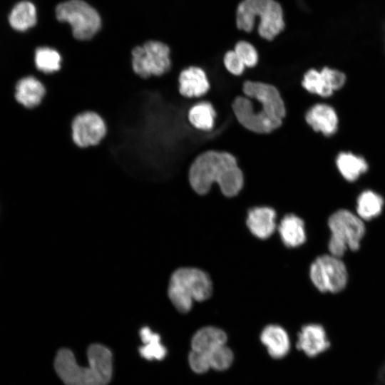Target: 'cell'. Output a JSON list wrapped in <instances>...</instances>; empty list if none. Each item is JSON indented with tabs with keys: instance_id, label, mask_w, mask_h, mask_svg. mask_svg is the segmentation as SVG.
Wrapping results in <instances>:
<instances>
[{
	"instance_id": "25",
	"label": "cell",
	"mask_w": 385,
	"mask_h": 385,
	"mask_svg": "<svg viewBox=\"0 0 385 385\" xmlns=\"http://www.w3.org/2000/svg\"><path fill=\"white\" fill-rule=\"evenodd\" d=\"M302 86L307 92L327 98L331 96L333 93L326 86L320 71L315 68L307 70L302 78Z\"/></svg>"
},
{
	"instance_id": "21",
	"label": "cell",
	"mask_w": 385,
	"mask_h": 385,
	"mask_svg": "<svg viewBox=\"0 0 385 385\" xmlns=\"http://www.w3.org/2000/svg\"><path fill=\"white\" fill-rule=\"evenodd\" d=\"M217 117L213 105L207 101H200L188 111L189 123L199 130L208 131L213 128Z\"/></svg>"
},
{
	"instance_id": "22",
	"label": "cell",
	"mask_w": 385,
	"mask_h": 385,
	"mask_svg": "<svg viewBox=\"0 0 385 385\" xmlns=\"http://www.w3.org/2000/svg\"><path fill=\"white\" fill-rule=\"evenodd\" d=\"M9 21L14 29L18 31H27L36 24V6L29 1L19 2L11 11Z\"/></svg>"
},
{
	"instance_id": "1",
	"label": "cell",
	"mask_w": 385,
	"mask_h": 385,
	"mask_svg": "<svg viewBox=\"0 0 385 385\" xmlns=\"http://www.w3.org/2000/svg\"><path fill=\"white\" fill-rule=\"evenodd\" d=\"M245 96H237L231 108L237 122L255 134H270L279 128L287 115L285 102L279 89L270 83L247 80Z\"/></svg>"
},
{
	"instance_id": "20",
	"label": "cell",
	"mask_w": 385,
	"mask_h": 385,
	"mask_svg": "<svg viewBox=\"0 0 385 385\" xmlns=\"http://www.w3.org/2000/svg\"><path fill=\"white\" fill-rule=\"evenodd\" d=\"M384 200L378 192L365 190L359 193L356 202V213L364 221L371 220L381 213Z\"/></svg>"
},
{
	"instance_id": "13",
	"label": "cell",
	"mask_w": 385,
	"mask_h": 385,
	"mask_svg": "<svg viewBox=\"0 0 385 385\" xmlns=\"http://www.w3.org/2000/svg\"><path fill=\"white\" fill-rule=\"evenodd\" d=\"M306 123L317 133L325 136L334 135L338 130L339 118L334 108L326 103H316L305 113Z\"/></svg>"
},
{
	"instance_id": "16",
	"label": "cell",
	"mask_w": 385,
	"mask_h": 385,
	"mask_svg": "<svg viewBox=\"0 0 385 385\" xmlns=\"http://www.w3.org/2000/svg\"><path fill=\"white\" fill-rule=\"evenodd\" d=\"M260 341L267 348L270 356L276 359L286 356L290 349L287 332L277 324H269L264 327L260 334Z\"/></svg>"
},
{
	"instance_id": "10",
	"label": "cell",
	"mask_w": 385,
	"mask_h": 385,
	"mask_svg": "<svg viewBox=\"0 0 385 385\" xmlns=\"http://www.w3.org/2000/svg\"><path fill=\"white\" fill-rule=\"evenodd\" d=\"M106 133L107 126L104 119L94 111L81 112L71 122L73 142L81 148L99 145Z\"/></svg>"
},
{
	"instance_id": "2",
	"label": "cell",
	"mask_w": 385,
	"mask_h": 385,
	"mask_svg": "<svg viewBox=\"0 0 385 385\" xmlns=\"http://www.w3.org/2000/svg\"><path fill=\"white\" fill-rule=\"evenodd\" d=\"M188 179L198 195L210 192L217 183L223 195H237L244 186V174L235 155L228 151L208 150L198 154L188 168Z\"/></svg>"
},
{
	"instance_id": "17",
	"label": "cell",
	"mask_w": 385,
	"mask_h": 385,
	"mask_svg": "<svg viewBox=\"0 0 385 385\" xmlns=\"http://www.w3.org/2000/svg\"><path fill=\"white\" fill-rule=\"evenodd\" d=\"M46 94V86L42 81L34 76L22 78L16 86V99L27 108L38 106Z\"/></svg>"
},
{
	"instance_id": "8",
	"label": "cell",
	"mask_w": 385,
	"mask_h": 385,
	"mask_svg": "<svg viewBox=\"0 0 385 385\" xmlns=\"http://www.w3.org/2000/svg\"><path fill=\"white\" fill-rule=\"evenodd\" d=\"M57 19L67 22L74 38L89 41L98 32L101 20L96 10L83 0H68L56 8Z\"/></svg>"
},
{
	"instance_id": "15",
	"label": "cell",
	"mask_w": 385,
	"mask_h": 385,
	"mask_svg": "<svg viewBox=\"0 0 385 385\" xmlns=\"http://www.w3.org/2000/svg\"><path fill=\"white\" fill-rule=\"evenodd\" d=\"M278 232L283 245L287 248H296L307 240L304 220L295 214H287L278 225Z\"/></svg>"
},
{
	"instance_id": "29",
	"label": "cell",
	"mask_w": 385,
	"mask_h": 385,
	"mask_svg": "<svg viewBox=\"0 0 385 385\" xmlns=\"http://www.w3.org/2000/svg\"><path fill=\"white\" fill-rule=\"evenodd\" d=\"M222 62L226 71L235 76H241L246 68L234 50H229L224 54Z\"/></svg>"
},
{
	"instance_id": "3",
	"label": "cell",
	"mask_w": 385,
	"mask_h": 385,
	"mask_svg": "<svg viewBox=\"0 0 385 385\" xmlns=\"http://www.w3.org/2000/svg\"><path fill=\"white\" fill-rule=\"evenodd\" d=\"M88 365H79L73 352L60 349L56 356L54 367L66 385H107L112 376V354L101 344L89 346Z\"/></svg>"
},
{
	"instance_id": "5",
	"label": "cell",
	"mask_w": 385,
	"mask_h": 385,
	"mask_svg": "<svg viewBox=\"0 0 385 385\" xmlns=\"http://www.w3.org/2000/svg\"><path fill=\"white\" fill-rule=\"evenodd\" d=\"M260 18L258 34L267 41H272L284 29L283 10L275 0H242L236 11V25L238 29L250 33L255 19Z\"/></svg>"
},
{
	"instance_id": "11",
	"label": "cell",
	"mask_w": 385,
	"mask_h": 385,
	"mask_svg": "<svg viewBox=\"0 0 385 385\" xmlns=\"http://www.w3.org/2000/svg\"><path fill=\"white\" fill-rule=\"evenodd\" d=\"M178 91L185 99L200 98L208 93L210 83L202 68L192 65L183 69L178 76Z\"/></svg>"
},
{
	"instance_id": "27",
	"label": "cell",
	"mask_w": 385,
	"mask_h": 385,
	"mask_svg": "<svg viewBox=\"0 0 385 385\" xmlns=\"http://www.w3.org/2000/svg\"><path fill=\"white\" fill-rule=\"evenodd\" d=\"M234 51L243 62L245 67L254 68L258 63V52L251 43L242 40L239 41L235 43Z\"/></svg>"
},
{
	"instance_id": "28",
	"label": "cell",
	"mask_w": 385,
	"mask_h": 385,
	"mask_svg": "<svg viewBox=\"0 0 385 385\" xmlns=\"http://www.w3.org/2000/svg\"><path fill=\"white\" fill-rule=\"evenodd\" d=\"M320 72L327 88L333 93L345 84V74L337 69L325 66L320 70Z\"/></svg>"
},
{
	"instance_id": "4",
	"label": "cell",
	"mask_w": 385,
	"mask_h": 385,
	"mask_svg": "<svg viewBox=\"0 0 385 385\" xmlns=\"http://www.w3.org/2000/svg\"><path fill=\"white\" fill-rule=\"evenodd\" d=\"M212 281L208 274L197 267H184L170 276L168 295L175 309L188 312L193 302H204L212 294Z\"/></svg>"
},
{
	"instance_id": "7",
	"label": "cell",
	"mask_w": 385,
	"mask_h": 385,
	"mask_svg": "<svg viewBox=\"0 0 385 385\" xmlns=\"http://www.w3.org/2000/svg\"><path fill=\"white\" fill-rule=\"evenodd\" d=\"M170 53L168 45L158 40H148L135 46L131 51L133 71L143 79L162 76L171 69Z\"/></svg>"
},
{
	"instance_id": "30",
	"label": "cell",
	"mask_w": 385,
	"mask_h": 385,
	"mask_svg": "<svg viewBox=\"0 0 385 385\" xmlns=\"http://www.w3.org/2000/svg\"><path fill=\"white\" fill-rule=\"evenodd\" d=\"M188 363L191 369L197 374H204L210 369L207 355L205 353L191 350Z\"/></svg>"
},
{
	"instance_id": "26",
	"label": "cell",
	"mask_w": 385,
	"mask_h": 385,
	"mask_svg": "<svg viewBox=\"0 0 385 385\" xmlns=\"http://www.w3.org/2000/svg\"><path fill=\"white\" fill-rule=\"evenodd\" d=\"M207 355L210 369L217 371L227 369L232 364L234 359L232 351L226 344L214 349L207 354Z\"/></svg>"
},
{
	"instance_id": "18",
	"label": "cell",
	"mask_w": 385,
	"mask_h": 385,
	"mask_svg": "<svg viewBox=\"0 0 385 385\" xmlns=\"http://www.w3.org/2000/svg\"><path fill=\"white\" fill-rule=\"evenodd\" d=\"M227 337L221 329L212 326L197 330L191 340V350L208 354L214 349L226 344Z\"/></svg>"
},
{
	"instance_id": "24",
	"label": "cell",
	"mask_w": 385,
	"mask_h": 385,
	"mask_svg": "<svg viewBox=\"0 0 385 385\" xmlns=\"http://www.w3.org/2000/svg\"><path fill=\"white\" fill-rule=\"evenodd\" d=\"M143 346L139 352L148 360H162L166 355V349L160 343V336L153 333L148 327H143L140 332Z\"/></svg>"
},
{
	"instance_id": "23",
	"label": "cell",
	"mask_w": 385,
	"mask_h": 385,
	"mask_svg": "<svg viewBox=\"0 0 385 385\" xmlns=\"http://www.w3.org/2000/svg\"><path fill=\"white\" fill-rule=\"evenodd\" d=\"M62 62V55L54 48L41 46L35 50V66L41 73L51 75L58 72L61 69Z\"/></svg>"
},
{
	"instance_id": "19",
	"label": "cell",
	"mask_w": 385,
	"mask_h": 385,
	"mask_svg": "<svg viewBox=\"0 0 385 385\" xmlns=\"http://www.w3.org/2000/svg\"><path fill=\"white\" fill-rule=\"evenodd\" d=\"M336 165L341 175L349 182L356 181L367 172V161L351 152H342L336 158Z\"/></svg>"
},
{
	"instance_id": "14",
	"label": "cell",
	"mask_w": 385,
	"mask_h": 385,
	"mask_svg": "<svg viewBox=\"0 0 385 385\" xmlns=\"http://www.w3.org/2000/svg\"><path fill=\"white\" fill-rule=\"evenodd\" d=\"M297 348L307 356L314 357L329 349L330 342L324 327L319 324H307L298 334Z\"/></svg>"
},
{
	"instance_id": "6",
	"label": "cell",
	"mask_w": 385,
	"mask_h": 385,
	"mask_svg": "<svg viewBox=\"0 0 385 385\" xmlns=\"http://www.w3.org/2000/svg\"><path fill=\"white\" fill-rule=\"evenodd\" d=\"M327 225L330 231L329 254L342 257L348 250L355 252L360 248L366 230L364 221L356 213L339 209L329 217Z\"/></svg>"
},
{
	"instance_id": "31",
	"label": "cell",
	"mask_w": 385,
	"mask_h": 385,
	"mask_svg": "<svg viewBox=\"0 0 385 385\" xmlns=\"http://www.w3.org/2000/svg\"><path fill=\"white\" fill-rule=\"evenodd\" d=\"M377 380L381 385H385V359L379 369Z\"/></svg>"
},
{
	"instance_id": "12",
	"label": "cell",
	"mask_w": 385,
	"mask_h": 385,
	"mask_svg": "<svg viewBox=\"0 0 385 385\" xmlns=\"http://www.w3.org/2000/svg\"><path fill=\"white\" fill-rule=\"evenodd\" d=\"M277 212L268 206H256L247 214L246 225L249 231L260 240L270 237L277 227Z\"/></svg>"
},
{
	"instance_id": "9",
	"label": "cell",
	"mask_w": 385,
	"mask_h": 385,
	"mask_svg": "<svg viewBox=\"0 0 385 385\" xmlns=\"http://www.w3.org/2000/svg\"><path fill=\"white\" fill-rule=\"evenodd\" d=\"M309 279L322 293L336 294L343 291L349 281L346 264L341 257L331 254L318 256L310 265Z\"/></svg>"
}]
</instances>
